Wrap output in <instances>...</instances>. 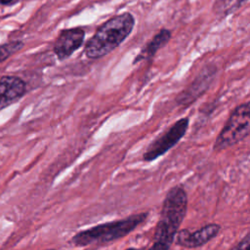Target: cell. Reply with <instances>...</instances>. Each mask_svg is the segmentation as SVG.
I'll return each instance as SVG.
<instances>
[{"instance_id": "5", "label": "cell", "mask_w": 250, "mask_h": 250, "mask_svg": "<svg viewBox=\"0 0 250 250\" xmlns=\"http://www.w3.org/2000/svg\"><path fill=\"white\" fill-rule=\"evenodd\" d=\"M188 123V118L183 117L171 125L147 146L143 154V160L153 161L176 146L187 133Z\"/></svg>"}, {"instance_id": "14", "label": "cell", "mask_w": 250, "mask_h": 250, "mask_svg": "<svg viewBox=\"0 0 250 250\" xmlns=\"http://www.w3.org/2000/svg\"><path fill=\"white\" fill-rule=\"evenodd\" d=\"M246 250H250V243L248 244V246H247V248H246Z\"/></svg>"}, {"instance_id": "17", "label": "cell", "mask_w": 250, "mask_h": 250, "mask_svg": "<svg viewBox=\"0 0 250 250\" xmlns=\"http://www.w3.org/2000/svg\"><path fill=\"white\" fill-rule=\"evenodd\" d=\"M149 250H152V249H149Z\"/></svg>"}, {"instance_id": "1", "label": "cell", "mask_w": 250, "mask_h": 250, "mask_svg": "<svg viewBox=\"0 0 250 250\" xmlns=\"http://www.w3.org/2000/svg\"><path fill=\"white\" fill-rule=\"evenodd\" d=\"M188 210V195L185 189L176 186L169 189L161 207L160 218L153 234L152 250H169Z\"/></svg>"}, {"instance_id": "12", "label": "cell", "mask_w": 250, "mask_h": 250, "mask_svg": "<svg viewBox=\"0 0 250 250\" xmlns=\"http://www.w3.org/2000/svg\"><path fill=\"white\" fill-rule=\"evenodd\" d=\"M23 47V42L21 41H12L0 45V62H3L12 55L16 54Z\"/></svg>"}, {"instance_id": "13", "label": "cell", "mask_w": 250, "mask_h": 250, "mask_svg": "<svg viewBox=\"0 0 250 250\" xmlns=\"http://www.w3.org/2000/svg\"><path fill=\"white\" fill-rule=\"evenodd\" d=\"M13 1H15V0H0V7L6 6V5L10 4V3L13 2Z\"/></svg>"}, {"instance_id": "15", "label": "cell", "mask_w": 250, "mask_h": 250, "mask_svg": "<svg viewBox=\"0 0 250 250\" xmlns=\"http://www.w3.org/2000/svg\"><path fill=\"white\" fill-rule=\"evenodd\" d=\"M126 250H136L135 248H128V249H126Z\"/></svg>"}, {"instance_id": "7", "label": "cell", "mask_w": 250, "mask_h": 250, "mask_svg": "<svg viewBox=\"0 0 250 250\" xmlns=\"http://www.w3.org/2000/svg\"><path fill=\"white\" fill-rule=\"evenodd\" d=\"M85 31L80 27L62 30L54 44V52L60 61L68 59L83 44Z\"/></svg>"}, {"instance_id": "3", "label": "cell", "mask_w": 250, "mask_h": 250, "mask_svg": "<svg viewBox=\"0 0 250 250\" xmlns=\"http://www.w3.org/2000/svg\"><path fill=\"white\" fill-rule=\"evenodd\" d=\"M148 213L134 214L130 217L97 225L93 228L77 232L71 242L76 246H87L93 243L104 244L122 238L132 232L146 221Z\"/></svg>"}, {"instance_id": "10", "label": "cell", "mask_w": 250, "mask_h": 250, "mask_svg": "<svg viewBox=\"0 0 250 250\" xmlns=\"http://www.w3.org/2000/svg\"><path fill=\"white\" fill-rule=\"evenodd\" d=\"M171 38V31L169 29H161L156 33L152 39L142 49V51L137 55L133 63L139 62L144 60L150 59L155 55V53L160 50Z\"/></svg>"}, {"instance_id": "8", "label": "cell", "mask_w": 250, "mask_h": 250, "mask_svg": "<svg viewBox=\"0 0 250 250\" xmlns=\"http://www.w3.org/2000/svg\"><path fill=\"white\" fill-rule=\"evenodd\" d=\"M26 91L25 83L16 76L0 78V110L15 104L23 97Z\"/></svg>"}, {"instance_id": "9", "label": "cell", "mask_w": 250, "mask_h": 250, "mask_svg": "<svg viewBox=\"0 0 250 250\" xmlns=\"http://www.w3.org/2000/svg\"><path fill=\"white\" fill-rule=\"evenodd\" d=\"M216 68L213 66H206L202 69L200 74L190 84V86L181 93L178 97V103L181 104H188L193 103L199 96H201L211 84Z\"/></svg>"}, {"instance_id": "2", "label": "cell", "mask_w": 250, "mask_h": 250, "mask_svg": "<svg viewBox=\"0 0 250 250\" xmlns=\"http://www.w3.org/2000/svg\"><path fill=\"white\" fill-rule=\"evenodd\" d=\"M135 18L130 13L117 15L103 23L85 45L84 53L89 59H100L115 50L131 34Z\"/></svg>"}, {"instance_id": "11", "label": "cell", "mask_w": 250, "mask_h": 250, "mask_svg": "<svg viewBox=\"0 0 250 250\" xmlns=\"http://www.w3.org/2000/svg\"><path fill=\"white\" fill-rule=\"evenodd\" d=\"M247 0H217L214 4V13L217 17L225 18L233 13Z\"/></svg>"}, {"instance_id": "16", "label": "cell", "mask_w": 250, "mask_h": 250, "mask_svg": "<svg viewBox=\"0 0 250 250\" xmlns=\"http://www.w3.org/2000/svg\"><path fill=\"white\" fill-rule=\"evenodd\" d=\"M47 250H55V249H47Z\"/></svg>"}, {"instance_id": "6", "label": "cell", "mask_w": 250, "mask_h": 250, "mask_svg": "<svg viewBox=\"0 0 250 250\" xmlns=\"http://www.w3.org/2000/svg\"><path fill=\"white\" fill-rule=\"evenodd\" d=\"M221 230V226L216 223H211L203 226L196 231L190 232L188 229H184L178 230L175 235V242L177 245L185 248H197L201 247L213 238H215Z\"/></svg>"}, {"instance_id": "4", "label": "cell", "mask_w": 250, "mask_h": 250, "mask_svg": "<svg viewBox=\"0 0 250 250\" xmlns=\"http://www.w3.org/2000/svg\"><path fill=\"white\" fill-rule=\"evenodd\" d=\"M250 134V101L237 105L229 114L221 132L217 136L213 150L216 152L227 149Z\"/></svg>"}]
</instances>
